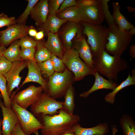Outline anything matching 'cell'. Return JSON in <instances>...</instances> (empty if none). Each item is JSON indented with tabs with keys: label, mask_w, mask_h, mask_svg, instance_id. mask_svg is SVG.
<instances>
[{
	"label": "cell",
	"mask_w": 135,
	"mask_h": 135,
	"mask_svg": "<svg viewBox=\"0 0 135 135\" xmlns=\"http://www.w3.org/2000/svg\"><path fill=\"white\" fill-rule=\"evenodd\" d=\"M40 122L43 127L40 129L42 135H63L72 132L74 124L80 120L77 114H71L64 109L52 116L41 115Z\"/></svg>",
	"instance_id": "obj_1"
},
{
	"label": "cell",
	"mask_w": 135,
	"mask_h": 135,
	"mask_svg": "<svg viewBox=\"0 0 135 135\" xmlns=\"http://www.w3.org/2000/svg\"><path fill=\"white\" fill-rule=\"evenodd\" d=\"M93 60L96 71L114 82L117 81L119 73L128 68L126 60L111 56L105 50L98 58Z\"/></svg>",
	"instance_id": "obj_2"
},
{
	"label": "cell",
	"mask_w": 135,
	"mask_h": 135,
	"mask_svg": "<svg viewBox=\"0 0 135 135\" xmlns=\"http://www.w3.org/2000/svg\"><path fill=\"white\" fill-rule=\"evenodd\" d=\"M83 26L82 34L87 37L93 58H98L105 50L108 36V28L101 24H94L81 22Z\"/></svg>",
	"instance_id": "obj_3"
},
{
	"label": "cell",
	"mask_w": 135,
	"mask_h": 135,
	"mask_svg": "<svg viewBox=\"0 0 135 135\" xmlns=\"http://www.w3.org/2000/svg\"><path fill=\"white\" fill-rule=\"evenodd\" d=\"M108 34L105 50L109 54L120 57L132 39L129 30L121 31L116 24L108 28Z\"/></svg>",
	"instance_id": "obj_4"
},
{
	"label": "cell",
	"mask_w": 135,
	"mask_h": 135,
	"mask_svg": "<svg viewBox=\"0 0 135 135\" xmlns=\"http://www.w3.org/2000/svg\"><path fill=\"white\" fill-rule=\"evenodd\" d=\"M74 77L72 73L66 68L63 72H54L48 78V94L56 100L62 98L67 89L72 85Z\"/></svg>",
	"instance_id": "obj_5"
},
{
	"label": "cell",
	"mask_w": 135,
	"mask_h": 135,
	"mask_svg": "<svg viewBox=\"0 0 135 135\" xmlns=\"http://www.w3.org/2000/svg\"><path fill=\"white\" fill-rule=\"evenodd\" d=\"M62 59L66 68L74 74V81L81 80L87 75L94 76L95 73L80 59L73 48L64 52Z\"/></svg>",
	"instance_id": "obj_6"
},
{
	"label": "cell",
	"mask_w": 135,
	"mask_h": 135,
	"mask_svg": "<svg viewBox=\"0 0 135 135\" xmlns=\"http://www.w3.org/2000/svg\"><path fill=\"white\" fill-rule=\"evenodd\" d=\"M63 102L56 100L51 97L48 93H42L33 105L30 110L34 116L41 115L52 116L57 114L60 110L62 108Z\"/></svg>",
	"instance_id": "obj_7"
},
{
	"label": "cell",
	"mask_w": 135,
	"mask_h": 135,
	"mask_svg": "<svg viewBox=\"0 0 135 135\" xmlns=\"http://www.w3.org/2000/svg\"><path fill=\"white\" fill-rule=\"evenodd\" d=\"M11 108L16 113L22 130L26 135H30L43 126L32 113L17 105L11 100Z\"/></svg>",
	"instance_id": "obj_8"
},
{
	"label": "cell",
	"mask_w": 135,
	"mask_h": 135,
	"mask_svg": "<svg viewBox=\"0 0 135 135\" xmlns=\"http://www.w3.org/2000/svg\"><path fill=\"white\" fill-rule=\"evenodd\" d=\"M44 90V88L41 86L36 87L30 85L10 98L11 101L18 106L26 109L36 102Z\"/></svg>",
	"instance_id": "obj_9"
},
{
	"label": "cell",
	"mask_w": 135,
	"mask_h": 135,
	"mask_svg": "<svg viewBox=\"0 0 135 135\" xmlns=\"http://www.w3.org/2000/svg\"><path fill=\"white\" fill-rule=\"evenodd\" d=\"M29 27L25 24L16 23L0 31V43L6 47L14 40L27 35Z\"/></svg>",
	"instance_id": "obj_10"
},
{
	"label": "cell",
	"mask_w": 135,
	"mask_h": 135,
	"mask_svg": "<svg viewBox=\"0 0 135 135\" xmlns=\"http://www.w3.org/2000/svg\"><path fill=\"white\" fill-rule=\"evenodd\" d=\"M27 67V61L21 60L12 62L9 70L3 76L6 81L7 92L10 97L13 90L20 84L22 77L20 76L22 70Z\"/></svg>",
	"instance_id": "obj_11"
},
{
	"label": "cell",
	"mask_w": 135,
	"mask_h": 135,
	"mask_svg": "<svg viewBox=\"0 0 135 135\" xmlns=\"http://www.w3.org/2000/svg\"><path fill=\"white\" fill-rule=\"evenodd\" d=\"M82 22L94 24H101L104 21L101 4L91 6H78Z\"/></svg>",
	"instance_id": "obj_12"
},
{
	"label": "cell",
	"mask_w": 135,
	"mask_h": 135,
	"mask_svg": "<svg viewBox=\"0 0 135 135\" xmlns=\"http://www.w3.org/2000/svg\"><path fill=\"white\" fill-rule=\"evenodd\" d=\"M72 48L77 51L80 57L88 67L96 72L93 57L85 35L82 34L80 36L76 37L73 44Z\"/></svg>",
	"instance_id": "obj_13"
},
{
	"label": "cell",
	"mask_w": 135,
	"mask_h": 135,
	"mask_svg": "<svg viewBox=\"0 0 135 135\" xmlns=\"http://www.w3.org/2000/svg\"><path fill=\"white\" fill-rule=\"evenodd\" d=\"M79 23L69 22L62 30L61 36L64 52L72 48V40L76 36L78 37L82 34L83 26Z\"/></svg>",
	"instance_id": "obj_14"
},
{
	"label": "cell",
	"mask_w": 135,
	"mask_h": 135,
	"mask_svg": "<svg viewBox=\"0 0 135 135\" xmlns=\"http://www.w3.org/2000/svg\"><path fill=\"white\" fill-rule=\"evenodd\" d=\"M0 107L2 110L3 118L2 134L3 135H11L19 122L18 116L11 107H5L0 100Z\"/></svg>",
	"instance_id": "obj_15"
},
{
	"label": "cell",
	"mask_w": 135,
	"mask_h": 135,
	"mask_svg": "<svg viewBox=\"0 0 135 135\" xmlns=\"http://www.w3.org/2000/svg\"><path fill=\"white\" fill-rule=\"evenodd\" d=\"M27 63L28 69L27 75L20 87L11 94L12 96H14L24 84L31 82H36L40 84L44 88L45 92L47 93V84L42 76L41 72L37 63L35 60H27Z\"/></svg>",
	"instance_id": "obj_16"
},
{
	"label": "cell",
	"mask_w": 135,
	"mask_h": 135,
	"mask_svg": "<svg viewBox=\"0 0 135 135\" xmlns=\"http://www.w3.org/2000/svg\"><path fill=\"white\" fill-rule=\"evenodd\" d=\"M48 14V0H41L39 1L33 7L30 15L35 22L36 25L40 28L46 22Z\"/></svg>",
	"instance_id": "obj_17"
},
{
	"label": "cell",
	"mask_w": 135,
	"mask_h": 135,
	"mask_svg": "<svg viewBox=\"0 0 135 135\" xmlns=\"http://www.w3.org/2000/svg\"><path fill=\"white\" fill-rule=\"evenodd\" d=\"M94 76L95 80L93 86L88 91L80 94V97L86 98L92 92L100 89H105L113 90L118 85L115 82L105 79L97 72Z\"/></svg>",
	"instance_id": "obj_18"
},
{
	"label": "cell",
	"mask_w": 135,
	"mask_h": 135,
	"mask_svg": "<svg viewBox=\"0 0 135 135\" xmlns=\"http://www.w3.org/2000/svg\"><path fill=\"white\" fill-rule=\"evenodd\" d=\"M109 131L108 125L106 123L99 124L92 128H84L77 122L73 128L75 135H106Z\"/></svg>",
	"instance_id": "obj_19"
},
{
	"label": "cell",
	"mask_w": 135,
	"mask_h": 135,
	"mask_svg": "<svg viewBox=\"0 0 135 135\" xmlns=\"http://www.w3.org/2000/svg\"><path fill=\"white\" fill-rule=\"evenodd\" d=\"M47 35V40L44 42V46L52 54L62 59L64 53V47L57 33L49 32Z\"/></svg>",
	"instance_id": "obj_20"
},
{
	"label": "cell",
	"mask_w": 135,
	"mask_h": 135,
	"mask_svg": "<svg viewBox=\"0 0 135 135\" xmlns=\"http://www.w3.org/2000/svg\"><path fill=\"white\" fill-rule=\"evenodd\" d=\"M113 12L112 16L116 25L121 31L129 30L134 28V26L129 22L121 12L120 6L118 3L113 2L112 3Z\"/></svg>",
	"instance_id": "obj_21"
},
{
	"label": "cell",
	"mask_w": 135,
	"mask_h": 135,
	"mask_svg": "<svg viewBox=\"0 0 135 135\" xmlns=\"http://www.w3.org/2000/svg\"><path fill=\"white\" fill-rule=\"evenodd\" d=\"M132 76L128 74L127 78L118 85L112 91L106 94L104 99L105 101L109 104H114V102L115 96L120 91L129 86L135 85V70L133 69L132 70Z\"/></svg>",
	"instance_id": "obj_22"
},
{
	"label": "cell",
	"mask_w": 135,
	"mask_h": 135,
	"mask_svg": "<svg viewBox=\"0 0 135 135\" xmlns=\"http://www.w3.org/2000/svg\"><path fill=\"white\" fill-rule=\"evenodd\" d=\"M66 22V21L59 18L56 14L48 15L44 24L39 28L40 30L44 32V34L47 35L49 32L57 33L60 26Z\"/></svg>",
	"instance_id": "obj_23"
},
{
	"label": "cell",
	"mask_w": 135,
	"mask_h": 135,
	"mask_svg": "<svg viewBox=\"0 0 135 135\" xmlns=\"http://www.w3.org/2000/svg\"><path fill=\"white\" fill-rule=\"evenodd\" d=\"M59 18L66 22L80 23L82 20L77 6L66 8L56 14Z\"/></svg>",
	"instance_id": "obj_24"
},
{
	"label": "cell",
	"mask_w": 135,
	"mask_h": 135,
	"mask_svg": "<svg viewBox=\"0 0 135 135\" xmlns=\"http://www.w3.org/2000/svg\"><path fill=\"white\" fill-rule=\"evenodd\" d=\"M20 47L19 40H14L4 51L3 56L12 62L21 60Z\"/></svg>",
	"instance_id": "obj_25"
},
{
	"label": "cell",
	"mask_w": 135,
	"mask_h": 135,
	"mask_svg": "<svg viewBox=\"0 0 135 135\" xmlns=\"http://www.w3.org/2000/svg\"><path fill=\"white\" fill-rule=\"evenodd\" d=\"M124 135H135V122L130 115L125 114L119 120Z\"/></svg>",
	"instance_id": "obj_26"
},
{
	"label": "cell",
	"mask_w": 135,
	"mask_h": 135,
	"mask_svg": "<svg viewBox=\"0 0 135 135\" xmlns=\"http://www.w3.org/2000/svg\"><path fill=\"white\" fill-rule=\"evenodd\" d=\"M64 97V101L63 102L62 108L71 114H74L75 107V91L72 85L66 90Z\"/></svg>",
	"instance_id": "obj_27"
},
{
	"label": "cell",
	"mask_w": 135,
	"mask_h": 135,
	"mask_svg": "<svg viewBox=\"0 0 135 135\" xmlns=\"http://www.w3.org/2000/svg\"><path fill=\"white\" fill-rule=\"evenodd\" d=\"M44 42L42 40L38 41L36 51L34 56L35 61L37 63L50 59L52 54L44 45Z\"/></svg>",
	"instance_id": "obj_28"
},
{
	"label": "cell",
	"mask_w": 135,
	"mask_h": 135,
	"mask_svg": "<svg viewBox=\"0 0 135 135\" xmlns=\"http://www.w3.org/2000/svg\"><path fill=\"white\" fill-rule=\"evenodd\" d=\"M0 91L4 106L6 108H11V100L7 90L6 81L4 76L2 75H0Z\"/></svg>",
	"instance_id": "obj_29"
},
{
	"label": "cell",
	"mask_w": 135,
	"mask_h": 135,
	"mask_svg": "<svg viewBox=\"0 0 135 135\" xmlns=\"http://www.w3.org/2000/svg\"><path fill=\"white\" fill-rule=\"evenodd\" d=\"M39 0H28L27 6L24 11L16 19V23L25 24L28 18L30 15L32 9Z\"/></svg>",
	"instance_id": "obj_30"
},
{
	"label": "cell",
	"mask_w": 135,
	"mask_h": 135,
	"mask_svg": "<svg viewBox=\"0 0 135 135\" xmlns=\"http://www.w3.org/2000/svg\"><path fill=\"white\" fill-rule=\"evenodd\" d=\"M109 0H101V5L102 12L104 17L109 27L116 24L112 15L110 13L109 10L108 2Z\"/></svg>",
	"instance_id": "obj_31"
},
{
	"label": "cell",
	"mask_w": 135,
	"mask_h": 135,
	"mask_svg": "<svg viewBox=\"0 0 135 135\" xmlns=\"http://www.w3.org/2000/svg\"><path fill=\"white\" fill-rule=\"evenodd\" d=\"M37 64L42 74H46L49 77L55 72L50 59Z\"/></svg>",
	"instance_id": "obj_32"
},
{
	"label": "cell",
	"mask_w": 135,
	"mask_h": 135,
	"mask_svg": "<svg viewBox=\"0 0 135 135\" xmlns=\"http://www.w3.org/2000/svg\"><path fill=\"white\" fill-rule=\"evenodd\" d=\"M50 59L55 72H62L66 68L62 59L52 54Z\"/></svg>",
	"instance_id": "obj_33"
},
{
	"label": "cell",
	"mask_w": 135,
	"mask_h": 135,
	"mask_svg": "<svg viewBox=\"0 0 135 135\" xmlns=\"http://www.w3.org/2000/svg\"><path fill=\"white\" fill-rule=\"evenodd\" d=\"M19 40L21 49L35 48L36 46L38 43V41L27 35L21 38Z\"/></svg>",
	"instance_id": "obj_34"
},
{
	"label": "cell",
	"mask_w": 135,
	"mask_h": 135,
	"mask_svg": "<svg viewBox=\"0 0 135 135\" xmlns=\"http://www.w3.org/2000/svg\"><path fill=\"white\" fill-rule=\"evenodd\" d=\"M35 48L21 49L20 56L21 59L26 61L35 60Z\"/></svg>",
	"instance_id": "obj_35"
},
{
	"label": "cell",
	"mask_w": 135,
	"mask_h": 135,
	"mask_svg": "<svg viewBox=\"0 0 135 135\" xmlns=\"http://www.w3.org/2000/svg\"><path fill=\"white\" fill-rule=\"evenodd\" d=\"M64 0H48V15H56L59 8Z\"/></svg>",
	"instance_id": "obj_36"
},
{
	"label": "cell",
	"mask_w": 135,
	"mask_h": 135,
	"mask_svg": "<svg viewBox=\"0 0 135 135\" xmlns=\"http://www.w3.org/2000/svg\"><path fill=\"white\" fill-rule=\"evenodd\" d=\"M16 23V19L14 17H9L4 12L0 14V28Z\"/></svg>",
	"instance_id": "obj_37"
},
{
	"label": "cell",
	"mask_w": 135,
	"mask_h": 135,
	"mask_svg": "<svg viewBox=\"0 0 135 135\" xmlns=\"http://www.w3.org/2000/svg\"><path fill=\"white\" fill-rule=\"evenodd\" d=\"M12 62L3 56L0 59V75H3L10 70Z\"/></svg>",
	"instance_id": "obj_38"
},
{
	"label": "cell",
	"mask_w": 135,
	"mask_h": 135,
	"mask_svg": "<svg viewBox=\"0 0 135 135\" xmlns=\"http://www.w3.org/2000/svg\"><path fill=\"white\" fill-rule=\"evenodd\" d=\"M76 2L78 6L88 7L101 4V0H76Z\"/></svg>",
	"instance_id": "obj_39"
},
{
	"label": "cell",
	"mask_w": 135,
	"mask_h": 135,
	"mask_svg": "<svg viewBox=\"0 0 135 135\" xmlns=\"http://www.w3.org/2000/svg\"><path fill=\"white\" fill-rule=\"evenodd\" d=\"M75 6H77L76 0H64V1L60 5L57 13L62 12L67 8Z\"/></svg>",
	"instance_id": "obj_40"
},
{
	"label": "cell",
	"mask_w": 135,
	"mask_h": 135,
	"mask_svg": "<svg viewBox=\"0 0 135 135\" xmlns=\"http://www.w3.org/2000/svg\"><path fill=\"white\" fill-rule=\"evenodd\" d=\"M11 135H26L22 130L19 122L12 132Z\"/></svg>",
	"instance_id": "obj_41"
},
{
	"label": "cell",
	"mask_w": 135,
	"mask_h": 135,
	"mask_svg": "<svg viewBox=\"0 0 135 135\" xmlns=\"http://www.w3.org/2000/svg\"><path fill=\"white\" fill-rule=\"evenodd\" d=\"M44 36V32L42 30L37 32L36 36L34 37L36 40L37 41H40L43 39Z\"/></svg>",
	"instance_id": "obj_42"
},
{
	"label": "cell",
	"mask_w": 135,
	"mask_h": 135,
	"mask_svg": "<svg viewBox=\"0 0 135 135\" xmlns=\"http://www.w3.org/2000/svg\"><path fill=\"white\" fill-rule=\"evenodd\" d=\"M37 32V30L32 26L29 27L28 34L31 36L34 37Z\"/></svg>",
	"instance_id": "obj_43"
},
{
	"label": "cell",
	"mask_w": 135,
	"mask_h": 135,
	"mask_svg": "<svg viewBox=\"0 0 135 135\" xmlns=\"http://www.w3.org/2000/svg\"><path fill=\"white\" fill-rule=\"evenodd\" d=\"M130 55L132 58H135V45H131L130 46Z\"/></svg>",
	"instance_id": "obj_44"
},
{
	"label": "cell",
	"mask_w": 135,
	"mask_h": 135,
	"mask_svg": "<svg viewBox=\"0 0 135 135\" xmlns=\"http://www.w3.org/2000/svg\"><path fill=\"white\" fill-rule=\"evenodd\" d=\"M6 49V47L3 46H0V59L3 56V52Z\"/></svg>",
	"instance_id": "obj_45"
},
{
	"label": "cell",
	"mask_w": 135,
	"mask_h": 135,
	"mask_svg": "<svg viewBox=\"0 0 135 135\" xmlns=\"http://www.w3.org/2000/svg\"><path fill=\"white\" fill-rule=\"evenodd\" d=\"M128 11L130 12H134L135 8L131 6H128Z\"/></svg>",
	"instance_id": "obj_46"
},
{
	"label": "cell",
	"mask_w": 135,
	"mask_h": 135,
	"mask_svg": "<svg viewBox=\"0 0 135 135\" xmlns=\"http://www.w3.org/2000/svg\"><path fill=\"white\" fill-rule=\"evenodd\" d=\"M129 31L132 36L135 34V28H133L130 29Z\"/></svg>",
	"instance_id": "obj_47"
},
{
	"label": "cell",
	"mask_w": 135,
	"mask_h": 135,
	"mask_svg": "<svg viewBox=\"0 0 135 135\" xmlns=\"http://www.w3.org/2000/svg\"><path fill=\"white\" fill-rule=\"evenodd\" d=\"M2 120L0 119V134H2L1 130V127L2 125Z\"/></svg>",
	"instance_id": "obj_48"
},
{
	"label": "cell",
	"mask_w": 135,
	"mask_h": 135,
	"mask_svg": "<svg viewBox=\"0 0 135 135\" xmlns=\"http://www.w3.org/2000/svg\"><path fill=\"white\" fill-rule=\"evenodd\" d=\"M63 135H75L74 132H70L67 133Z\"/></svg>",
	"instance_id": "obj_49"
},
{
	"label": "cell",
	"mask_w": 135,
	"mask_h": 135,
	"mask_svg": "<svg viewBox=\"0 0 135 135\" xmlns=\"http://www.w3.org/2000/svg\"><path fill=\"white\" fill-rule=\"evenodd\" d=\"M34 134H35L36 135H39V134H38V131H36V132L34 133Z\"/></svg>",
	"instance_id": "obj_50"
},
{
	"label": "cell",
	"mask_w": 135,
	"mask_h": 135,
	"mask_svg": "<svg viewBox=\"0 0 135 135\" xmlns=\"http://www.w3.org/2000/svg\"><path fill=\"white\" fill-rule=\"evenodd\" d=\"M0 97H2V94H1V93H0Z\"/></svg>",
	"instance_id": "obj_51"
},
{
	"label": "cell",
	"mask_w": 135,
	"mask_h": 135,
	"mask_svg": "<svg viewBox=\"0 0 135 135\" xmlns=\"http://www.w3.org/2000/svg\"><path fill=\"white\" fill-rule=\"evenodd\" d=\"M1 46V44H0V46Z\"/></svg>",
	"instance_id": "obj_52"
},
{
	"label": "cell",
	"mask_w": 135,
	"mask_h": 135,
	"mask_svg": "<svg viewBox=\"0 0 135 135\" xmlns=\"http://www.w3.org/2000/svg\"><path fill=\"white\" fill-rule=\"evenodd\" d=\"M0 135H3L2 134H0Z\"/></svg>",
	"instance_id": "obj_53"
}]
</instances>
